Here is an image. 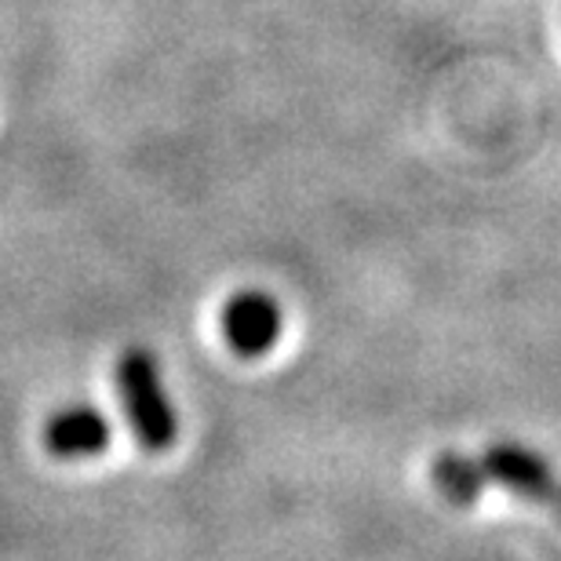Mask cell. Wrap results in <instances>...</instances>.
Listing matches in <instances>:
<instances>
[{"instance_id":"cell-1","label":"cell","mask_w":561,"mask_h":561,"mask_svg":"<svg viewBox=\"0 0 561 561\" xmlns=\"http://www.w3.org/2000/svg\"><path fill=\"white\" fill-rule=\"evenodd\" d=\"M117 390L125 401V412L131 420V431L142 442L146 453H164L172 448L179 434V420L172 401L164 394L161 368H157L153 354L131 346L117 357Z\"/></svg>"},{"instance_id":"cell-2","label":"cell","mask_w":561,"mask_h":561,"mask_svg":"<svg viewBox=\"0 0 561 561\" xmlns=\"http://www.w3.org/2000/svg\"><path fill=\"white\" fill-rule=\"evenodd\" d=\"M478 474L485 485L507 489L518 500H529L536 507L551 511L561 518V478L554 474L543 456L533 453V448L514 445V442L489 445L485 456L478 459Z\"/></svg>"},{"instance_id":"cell-3","label":"cell","mask_w":561,"mask_h":561,"mask_svg":"<svg viewBox=\"0 0 561 561\" xmlns=\"http://www.w3.org/2000/svg\"><path fill=\"white\" fill-rule=\"evenodd\" d=\"M222 335L241 357H260L280 340V310L266 291H238L222 310Z\"/></svg>"},{"instance_id":"cell-4","label":"cell","mask_w":561,"mask_h":561,"mask_svg":"<svg viewBox=\"0 0 561 561\" xmlns=\"http://www.w3.org/2000/svg\"><path fill=\"white\" fill-rule=\"evenodd\" d=\"M44 445L59 459H88L106 453L110 445V423L92 405H70L59 409L44 426Z\"/></svg>"},{"instance_id":"cell-5","label":"cell","mask_w":561,"mask_h":561,"mask_svg":"<svg viewBox=\"0 0 561 561\" xmlns=\"http://www.w3.org/2000/svg\"><path fill=\"white\" fill-rule=\"evenodd\" d=\"M431 481L448 503L456 507H470L478 503V496L485 492V481L478 474V459H470L463 453H442L431 463Z\"/></svg>"}]
</instances>
